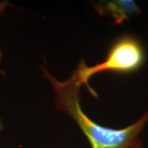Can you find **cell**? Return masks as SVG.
I'll use <instances>...</instances> for the list:
<instances>
[{"mask_svg":"<svg viewBox=\"0 0 148 148\" xmlns=\"http://www.w3.org/2000/svg\"><path fill=\"white\" fill-rule=\"evenodd\" d=\"M145 60V49L141 41L133 35L125 34L114 40L103 61L89 66L82 60L73 73L81 84L86 85L90 93L97 97V93L88 84L90 77L103 71L134 73L143 66Z\"/></svg>","mask_w":148,"mask_h":148,"instance_id":"cell-2","label":"cell"},{"mask_svg":"<svg viewBox=\"0 0 148 148\" xmlns=\"http://www.w3.org/2000/svg\"><path fill=\"white\" fill-rule=\"evenodd\" d=\"M93 6L99 15L112 18L117 25H121L142 13L140 8L132 0L99 1L94 3Z\"/></svg>","mask_w":148,"mask_h":148,"instance_id":"cell-3","label":"cell"},{"mask_svg":"<svg viewBox=\"0 0 148 148\" xmlns=\"http://www.w3.org/2000/svg\"><path fill=\"white\" fill-rule=\"evenodd\" d=\"M2 128H3V125H2V124H1V121H0V130H2Z\"/></svg>","mask_w":148,"mask_h":148,"instance_id":"cell-6","label":"cell"},{"mask_svg":"<svg viewBox=\"0 0 148 148\" xmlns=\"http://www.w3.org/2000/svg\"><path fill=\"white\" fill-rule=\"evenodd\" d=\"M132 148H143V141H142L141 138H138L137 141H136V143L134 144V145L133 146Z\"/></svg>","mask_w":148,"mask_h":148,"instance_id":"cell-5","label":"cell"},{"mask_svg":"<svg viewBox=\"0 0 148 148\" xmlns=\"http://www.w3.org/2000/svg\"><path fill=\"white\" fill-rule=\"evenodd\" d=\"M45 77L50 81L56 92L57 109L69 114L87 138L91 148H132L148 123V111L137 121L122 129H113L98 124L84 113L80 106L82 86L72 73L70 78L60 82L45 69Z\"/></svg>","mask_w":148,"mask_h":148,"instance_id":"cell-1","label":"cell"},{"mask_svg":"<svg viewBox=\"0 0 148 148\" xmlns=\"http://www.w3.org/2000/svg\"><path fill=\"white\" fill-rule=\"evenodd\" d=\"M8 3H5V2H2L0 3V14H1L2 12L5 10L6 7L8 6ZM1 53L0 51V62H1ZM0 73H2V71L0 70Z\"/></svg>","mask_w":148,"mask_h":148,"instance_id":"cell-4","label":"cell"}]
</instances>
